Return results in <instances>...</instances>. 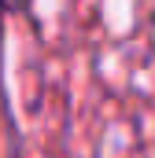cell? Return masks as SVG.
I'll return each instance as SVG.
<instances>
[{"label": "cell", "mask_w": 155, "mask_h": 158, "mask_svg": "<svg viewBox=\"0 0 155 158\" xmlns=\"http://www.w3.org/2000/svg\"><path fill=\"white\" fill-rule=\"evenodd\" d=\"M22 4H26V0H0V7H4V11H15V7H22Z\"/></svg>", "instance_id": "obj_1"}]
</instances>
